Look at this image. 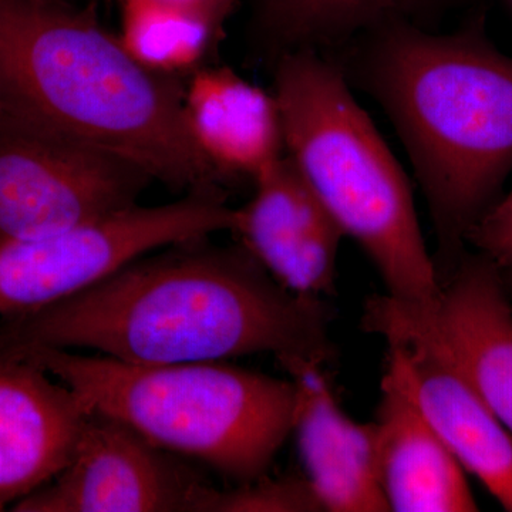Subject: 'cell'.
<instances>
[{"label":"cell","mask_w":512,"mask_h":512,"mask_svg":"<svg viewBox=\"0 0 512 512\" xmlns=\"http://www.w3.org/2000/svg\"><path fill=\"white\" fill-rule=\"evenodd\" d=\"M207 238L138 256L64 301L0 318V357L89 349L173 365L271 353L288 373L333 359L328 303L286 289L242 245Z\"/></svg>","instance_id":"1"},{"label":"cell","mask_w":512,"mask_h":512,"mask_svg":"<svg viewBox=\"0 0 512 512\" xmlns=\"http://www.w3.org/2000/svg\"><path fill=\"white\" fill-rule=\"evenodd\" d=\"M328 57L386 111L412 160L436 235L439 279L512 170V57L483 19L450 33L397 25Z\"/></svg>","instance_id":"2"},{"label":"cell","mask_w":512,"mask_h":512,"mask_svg":"<svg viewBox=\"0 0 512 512\" xmlns=\"http://www.w3.org/2000/svg\"><path fill=\"white\" fill-rule=\"evenodd\" d=\"M0 121L188 194L224 183L188 133L181 80L138 63L93 10L67 0H0Z\"/></svg>","instance_id":"3"},{"label":"cell","mask_w":512,"mask_h":512,"mask_svg":"<svg viewBox=\"0 0 512 512\" xmlns=\"http://www.w3.org/2000/svg\"><path fill=\"white\" fill-rule=\"evenodd\" d=\"M274 96L285 156L345 237L369 256L387 298L414 311L436 305L440 279L409 180L345 74L319 53H284Z\"/></svg>","instance_id":"4"},{"label":"cell","mask_w":512,"mask_h":512,"mask_svg":"<svg viewBox=\"0 0 512 512\" xmlns=\"http://www.w3.org/2000/svg\"><path fill=\"white\" fill-rule=\"evenodd\" d=\"M15 359L66 384L89 412L123 421L158 447L197 458L239 484L265 477L293 430L292 377L225 362L134 365L52 348Z\"/></svg>","instance_id":"5"},{"label":"cell","mask_w":512,"mask_h":512,"mask_svg":"<svg viewBox=\"0 0 512 512\" xmlns=\"http://www.w3.org/2000/svg\"><path fill=\"white\" fill-rule=\"evenodd\" d=\"M220 190L190 192L50 237L0 244V318L39 311L106 278L138 256L234 227Z\"/></svg>","instance_id":"6"},{"label":"cell","mask_w":512,"mask_h":512,"mask_svg":"<svg viewBox=\"0 0 512 512\" xmlns=\"http://www.w3.org/2000/svg\"><path fill=\"white\" fill-rule=\"evenodd\" d=\"M151 181L109 154L0 121V244L130 210Z\"/></svg>","instance_id":"7"},{"label":"cell","mask_w":512,"mask_h":512,"mask_svg":"<svg viewBox=\"0 0 512 512\" xmlns=\"http://www.w3.org/2000/svg\"><path fill=\"white\" fill-rule=\"evenodd\" d=\"M214 485L123 421L89 412L67 466L16 512H205Z\"/></svg>","instance_id":"8"},{"label":"cell","mask_w":512,"mask_h":512,"mask_svg":"<svg viewBox=\"0 0 512 512\" xmlns=\"http://www.w3.org/2000/svg\"><path fill=\"white\" fill-rule=\"evenodd\" d=\"M362 325L380 338L406 332L436 343L512 434V305L500 268L487 256L464 252L426 311L373 296Z\"/></svg>","instance_id":"9"},{"label":"cell","mask_w":512,"mask_h":512,"mask_svg":"<svg viewBox=\"0 0 512 512\" xmlns=\"http://www.w3.org/2000/svg\"><path fill=\"white\" fill-rule=\"evenodd\" d=\"M254 184L252 200L235 208L231 231L242 247L289 291L315 298L332 293L342 229L288 157Z\"/></svg>","instance_id":"10"},{"label":"cell","mask_w":512,"mask_h":512,"mask_svg":"<svg viewBox=\"0 0 512 512\" xmlns=\"http://www.w3.org/2000/svg\"><path fill=\"white\" fill-rule=\"evenodd\" d=\"M387 348L373 424L377 477L389 511H478L466 471L417 402L402 350Z\"/></svg>","instance_id":"11"},{"label":"cell","mask_w":512,"mask_h":512,"mask_svg":"<svg viewBox=\"0 0 512 512\" xmlns=\"http://www.w3.org/2000/svg\"><path fill=\"white\" fill-rule=\"evenodd\" d=\"M87 414L76 393L46 370L0 357V511L67 466Z\"/></svg>","instance_id":"12"},{"label":"cell","mask_w":512,"mask_h":512,"mask_svg":"<svg viewBox=\"0 0 512 512\" xmlns=\"http://www.w3.org/2000/svg\"><path fill=\"white\" fill-rule=\"evenodd\" d=\"M402 350L421 410L460 466L512 512V434L456 363L414 333L384 336Z\"/></svg>","instance_id":"13"},{"label":"cell","mask_w":512,"mask_h":512,"mask_svg":"<svg viewBox=\"0 0 512 512\" xmlns=\"http://www.w3.org/2000/svg\"><path fill=\"white\" fill-rule=\"evenodd\" d=\"M323 366L289 373L298 387L293 430L320 510L389 511L377 477L375 424L357 423L343 412Z\"/></svg>","instance_id":"14"},{"label":"cell","mask_w":512,"mask_h":512,"mask_svg":"<svg viewBox=\"0 0 512 512\" xmlns=\"http://www.w3.org/2000/svg\"><path fill=\"white\" fill-rule=\"evenodd\" d=\"M184 119L195 146L224 181H255L284 157L274 94L228 67H201L191 74L184 86Z\"/></svg>","instance_id":"15"},{"label":"cell","mask_w":512,"mask_h":512,"mask_svg":"<svg viewBox=\"0 0 512 512\" xmlns=\"http://www.w3.org/2000/svg\"><path fill=\"white\" fill-rule=\"evenodd\" d=\"M471 0H258L255 25L278 53L328 55L357 37L406 25L439 30L441 20Z\"/></svg>","instance_id":"16"},{"label":"cell","mask_w":512,"mask_h":512,"mask_svg":"<svg viewBox=\"0 0 512 512\" xmlns=\"http://www.w3.org/2000/svg\"><path fill=\"white\" fill-rule=\"evenodd\" d=\"M121 6V43L148 70L175 79L201 69L224 25L200 10L170 3L128 0Z\"/></svg>","instance_id":"17"},{"label":"cell","mask_w":512,"mask_h":512,"mask_svg":"<svg viewBox=\"0 0 512 512\" xmlns=\"http://www.w3.org/2000/svg\"><path fill=\"white\" fill-rule=\"evenodd\" d=\"M322 511L311 485L301 478L239 484L229 490L212 488L205 512H313Z\"/></svg>","instance_id":"18"},{"label":"cell","mask_w":512,"mask_h":512,"mask_svg":"<svg viewBox=\"0 0 512 512\" xmlns=\"http://www.w3.org/2000/svg\"><path fill=\"white\" fill-rule=\"evenodd\" d=\"M467 244L498 268L512 271V191L485 211L468 232Z\"/></svg>","instance_id":"19"},{"label":"cell","mask_w":512,"mask_h":512,"mask_svg":"<svg viewBox=\"0 0 512 512\" xmlns=\"http://www.w3.org/2000/svg\"><path fill=\"white\" fill-rule=\"evenodd\" d=\"M117 2L124 3L128 0H117ZM150 2L170 3V5L200 10V12L207 13V15L225 22L237 0H150Z\"/></svg>","instance_id":"20"},{"label":"cell","mask_w":512,"mask_h":512,"mask_svg":"<svg viewBox=\"0 0 512 512\" xmlns=\"http://www.w3.org/2000/svg\"><path fill=\"white\" fill-rule=\"evenodd\" d=\"M500 271L501 275H503L505 291H507L508 298H510V302L512 305V271H508V269H500Z\"/></svg>","instance_id":"21"}]
</instances>
